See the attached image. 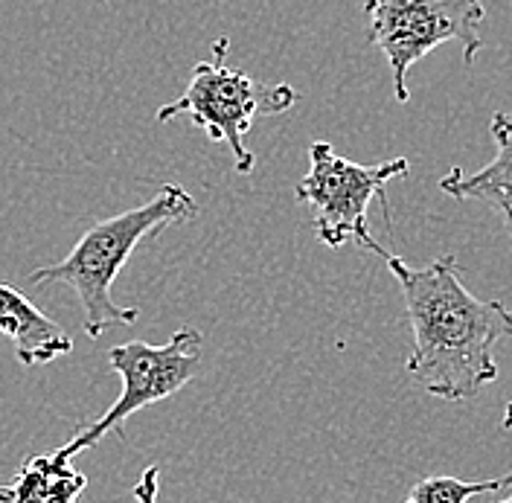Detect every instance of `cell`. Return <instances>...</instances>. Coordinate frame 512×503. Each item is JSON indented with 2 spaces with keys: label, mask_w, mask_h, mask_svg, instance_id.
Segmentation results:
<instances>
[{
  "label": "cell",
  "mask_w": 512,
  "mask_h": 503,
  "mask_svg": "<svg viewBox=\"0 0 512 503\" xmlns=\"http://www.w3.org/2000/svg\"><path fill=\"white\" fill-rule=\"evenodd\" d=\"M198 216V201L181 184H163L146 204L126 210L120 216L96 221L91 230L73 245L64 259L35 268L30 283L67 285L76 300L82 303L85 315V335L102 338L111 326H128L140 317V309L120 306L111 297L120 271L126 268L128 256L137 251L140 242L158 236L160 230L190 221Z\"/></svg>",
  "instance_id": "7a4b0ae2"
},
{
  "label": "cell",
  "mask_w": 512,
  "mask_h": 503,
  "mask_svg": "<svg viewBox=\"0 0 512 503\" xmlns=\"http://www.w3.org/2000/svg\"><path fill=\"white\" fill-rule=\"evenodd\" d=\"M88 489V477L53 454L24 460L12 483L0 486V503H76Z\"/></svg>",
  "instance_id": "9c48e42d"
},
{
  "label": "cell",
  "mask_w": 512,
  "mask_h": 503,
  "mask_svg": "<svg viewBox=\"0 0 512 503\" xmlns=\"http://www.w3.org/2000/svg\"><path fill=\"white\" fill-rule=\"evenodd\" d=\"M201 355H204V335L192 326H181L160 346L146 344V341H128L123 346H114L108 352V361L114 373L123 378V393L96 422L82 428L70 442H64L59 451H53V457L70 463L76 454L94 448L108 434L120 431L123 422L131 419L137 410L175 396L195 378L201 367Z\"/></svg>",
  "instance_id": "8992f818"
},
{
  "label": "cell",
  "mask_w": 512,
  "mask_h": 503,
  "mask_svg": "<svg viewBox=\"0 0 512 503\" xmlns=\"http://www.w3.org/2000/svg\"><path fill=\"white\" fill-rule=\"evenodd\" d=\"M489 134L495 140V158L472 175L454 166L440 178V189L457 201H483L495 207L512 233V114L498 111Z\"/></svg>",
  "instance_id": "ba28073f"
},
{
  "label": "cell",
  "mask_w": 512,
  "mask_h": 503,
  "mask_svg": "<svg viewBox=\"0 0 512 503\" xmlns=\"http://www.w3.org/2000/svg\"><path fill=\"white\" fill-rule=\"evenodd\" d=\"M498 503H512V495H510V498H504V501H498Z\"/></svg>",
  "instance_id": "4fadbf2b"
},
{
  "label": "cell",
  "mask_w": 512,
  "mask_h": 503,
  "mask_svg": "<svg viewBox=\"0 0 512 503\" xmlns=\"http://www.w3.org/2000/svg\"><path fill=\"white\" fill-rule=\"evenodd\" d=\"M158 483H160V469L158 466H149L146 472L140 474V480L134 483V501L158 503Z\"/></svg>",
  "instance_id": "8fae6325"
},
{
  "label": "cell",
  "mask_w": 512,
  "mask_h": 503,
  "mask_svg": "<svg viewBox=\"0 0 512 503\" xmlns=\"http://www.w3.org/2000/svg\"><path fill=\"white\" fill-rule=\"evenodd\" d=\"M213 59L192 67L190 85L175 102L158 108V123H169L187 117L201 128L213 143H224L233 155V169L239 175H251L256 155L245 146V137L256 123V117L286 114L297 102V91L291 85H262L239 67L227 64L230 38L222 35L213 44Z\"/></svg>",
  "instance_id": "3957f363"
},
{
  "label": "cell",
  "mask_w": 512,
  "mask_h": 503,
  "mask_svg": "<svg viewBox=\"0 0 512 503\" xmlns=\"http://www.w3.org/2000/svg\"><path fill=\"white\" fill-rule=\"evenodd\" d=\"M0 335H6L24 367H44L73 352V341L30 297L0 280Z\"/></svg>",
  "instance_id": "52a82bcc"
},
{
  "label": "cell",
  "mask_w": 512,
  "mask_h": 503,
  "mask_svg": "<svg viewBox=\"0 0 512 503\" xmlns=\"http://www.w3.org/2000/svg\"><path fill=\"white\" fill-rule=\"evenodd\" d=\"M367 251L382 256L402 288L414 329V352L405 364L416 384L446 402H469L498 378L492 349L512 341V312L501 300H478L454 256L414 268L376 239Z\"/></svg>",
  "instance_id": "6da1fadb"
},
{
  "label": "cell",
  "mask_w": 512,
  "mask_h": 503,
  "mask_svg": "<svg viewBox=\"0 0 512 503\" xmlns=\"http://www.w3.org/2000/svg\"><path fill=\"white\" fill-rule=\"evenodd\" d=\"M411 160L393 158L384 163H352L341 158L329 143L315 140L309 146V172L297 184V201L309 204L315 233L326 248H341L355 242L367 248L373 242L370 236V201L379 198L387 216V184L393 178L408 175Z\"/></svg>",
  "instance_id": "5b68a950"
},
{
  "label": "cell",
  "mask_w": 512,
  "mask_h": 503,
  "mask_svg": "<svg viewBox=\"0 0 512 503\" xmlns=\"http://www.w3.org/2000/svg\"><path fill=\"white\" fill-rule=\"evenodd\" d=\"M504 431H512V402L504 410Z\"/></svg>",
  "instance_id": "7c38bea8"
},
{
  "label": "cell",
  "mask_w": 512,
  "mask_h": 503,
  "mask_svg": "<svg viewBox=\"0 0 512 503\" xmlns=\"http://www.w3.org/2000/svg\"><path fill=\"white\" fill-rule=\"evenodd\" d=\"M512 474H504L498 480H457V477H425L419 480L405 503H469V498L483 492L510 489Z\"/></svg>",
  "instance_id": "30bf717a"
},
{
  "label": "cell",
  "mask_w": 512,
  "mask_h": 503,
  "mask_svg": "<svg viewBox=\"0 0 512 503\" xmlns=\"http://www.w3.org/2000/svg\"><path fill=\"white\" fill-rule=\"evenodd\" d=\"M367 38L382 53L393 73V94L408 102V73L419 59L446 41L463 47V62L472 64L483 50L480 27L486 9L480 0H364Z\"/></svg>",
  "instance_id": "277c9868"
}]
</instances>
